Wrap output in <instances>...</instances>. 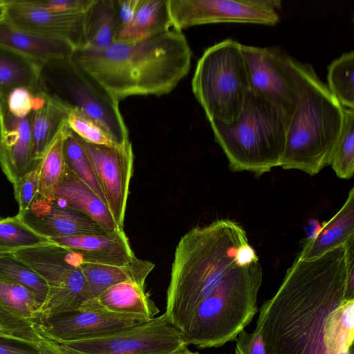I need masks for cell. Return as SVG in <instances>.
<instances>
[{"label":"cell","instance_id":"cell-1","mask_svg":"<svg viewBox=\"0 0 354 354\" xmlns=\"http://www.w3.org/2000/svg\"><path fill=\"white\" fill-rule=\"evenodd\" d=\"M354 238L323 255L296 257L275 295L259 309L266 354H326L324 329L344 299Z\"/></svg>","mask_w":354,"mask_h":354},{"label":"cell","instance_id":"cell-2","mask_svg":"<svg viewBox=\"0 0 354 354\" xmlns=\"http://www.w3.org/2000/svg\"><path fill=\"white\" fill-rule=\"evenodd\" d=\"M258 257L242 225L219 219L192 229L175 250L165 315L180 331L197 306L239 277Z\"/></svg>","mask_w":354,"mask_h":354},{"label":"cell","instance_id":"cell-3","mask_svg":"<svg viewBox=\"0 0 354 354\" xmlns=\"http://www.w3.org/2000/svg\"><path fill=\"white\" fill-rule=\"evenodd\" d=\"M71 57L113 97L169 93L188 74L192 51L182 32L170 28L102 49L80 48Z\"/></svg>","mask_w":354,"mask_h":354},{"label":"cell","instance_id":"cell-4","mask_svg":"<svg viewBox=\"0 0 354 354\" xmlns=\"http://www.w3.org/2000/svg\"><path fill=\"white\" fill-rule=\"evenodd\" d=\"M300 98L288 124L279 167L317 174L330 165L344 123L342 107L309 64L295 60Z\"/></svg>","mask_w":354,"mask_h":354},{"label":"cell","instance_id":"cell-5","mask_svg":"<svg viewBox=\"0 0 354 354\" xmlns=\"http://www.w3.org/2000/svg\"><path fill=\"white\" fill-rule=\"evenodd\" d=\"M232 171L261 176L279 167L286 142L288 122L272 105L250 91L242 111L232 122H209Z\"/></svg>","mask_w":354,"mask_h":354},{"label":"cell","instance_id":"cell-6","mask_svg":"<svg viewBox=\"0 0 354 354\" xmlns=\"http://www.w3.org/2000/svg\"><path fill=\"white\" fill-rule=\"evenodd\" d=\"M241 44L226 39L198 59L192 91L209 122L230 123L241 113L250 86Z\"/></svg>","mask_w":354,"mask_h":354},{"label":"cell","instance_id":"cell-7","mask_svg":"<svg viewBox=\"0 0 354 354\" xmlns=\"http://www.w3.org/2000/svg\"><path fill=\"white\" fill-rule=\"evenodd\" d=\"M263 270L254 271L203 300L181 330L187 346L218 348L235 340L258 311Z\"/></svg>","mask_w":354,"mask_h":354},{"label":"cell","instance_id":"cell-8","mask_svg":"<svg viewBox=\"0 0 354 354\" xmlns=\"http://www.w3.org/2000/svg\"><path fill=\"white\" fill-rule=\"evenodd\" d=\"M39 84L41 92L70 111L95 121L116 143L129 140L119 101L81 68L71 55L41 63Z\"/></svg>","mask_w":354,"mask_h":354},{"label":"cell","instance_id":"cell-9","mask_svg":"<svg viewBox=\"0 0 354 354\" xmlns=\"http://www.w3.org/2000/svg\"><path fill=\"white\" fill-rule=\"evenodd\" d=\"M13 254L30 266L45 281L47 296L42 303L43 319L78 310L90 299L85 277L74 251L53 242L24 249Z\"/></svg>","mask_w":354,"mask_h":354},{"label":"cell","instance_id":"cell-10","mask_svg":"<svg viewBox=\"0 0 354 354\" xmlns=\"http://www.w3.org/2000/svg\"><path fill=\"white\" fill-rule=\"evenodd\" d=\"M59 344L68 354H180L188 348L165 313L109 335Z\"/></svg>","mask_w":354,"mask_h":354},{"label":"cell","instance_id":"cell-11","mask_svg":"<svg viewBox=\"0 0 354 354\" xmlns=\"http://www.w3.org/2000/svg\"><path fill=\"white\" fill-rule=\"evenodd\" d=\"M241 49L250 91L272 105L288 124L300 98L295 59L273 47L242 44Z\"/></svg>","mask_w":354,"mask_h":354},{"label":"cell","instance_id":"cell-12","mask_svg":"<svg viewBox=\"0 0 354 354\" xmlns=\"http://www.w3.org/2000/svg\"><path fill=\"white\" fill-rule=\"evenodd\" d=\"M172 28L219 23L274 26L280 0H167Z\"/></svg>","mask_w":354,"mask_h":354},{"label":"cell","instance_id":"cell-13","mask_svg":"<svg viewBox=\"0 0 354 354\" xmlns=\"http://www.w3.org/2000/svg\"><path fill=\"white\" fill-rule=\"evenodd\" d=\"M73 133L91 162L118 227L123 230L134 159L130 140L98 145Z\"/></svg>","mask_w":354,"mask_h":354},{"label":"cell","instance_id":"cell-14","mask_svg":"<svg viewBox=\"0 0 354 354\" xmlns=\"http://www.w3.org/2000/svg\"><path fill=\"white\" fill-rule=\"evenodd\" d=\"M143 319L117 314L88 299L77 310L43 319L41 337L58 344L98 337L145 322Z\"/></svg>","mask_w":354,"mask_h":354},{"label":"cell","instance_id":"cell-15","mask_svg":"<svg viewBox=\"0 0 354 354\" xmlns=\"http://www.w3.org/2000/svg\"><path fill=\"white\" fill-rule=\"evenodd\" d=\"M0 15L22 28L64 41L74 50L86 46L84 13L48 9L31 1L11 0L0 9Z\"/></svg>","mask_w":354,"mask_h":354},{"label":"cell","instance_id":"cell-16","mask_svg":"<svg viewBox=\"0 0 354 354\" xmlns=\"http://www.w3.org/2000/svg\"><path fill=\"white\" fill-rule=\"evenodd\" d=\"M41 305L29 289L0 277V335L37 344Z\"/></svg>","mask_w":354,"mask_h":354},{"label":"cell","instance_id":"cell-17","mask_svg":"<svg viewBox=\"0 0 354 354\" xmlns=\"http://www.w3.org/2000/svg\"><path fill=\"white\" fill-rule=\"evenodd\" d=\"M34 231L48 239L109 232L86 214L57 199L37 194L30 207L17 215Z\"/></svg>","mask_w":354,"mask_h":354},{"label":"cell","instance_id":"cell-18","mask_svg":"<svg viewBox=\"0 0 354 354\" xmlns=\"http://www.w3.org/2000/svg\"><path fill=\"white\" fill-rule=\"evenodd\" d=\"M41 160L34 156L30 118H17L0 96V167L8 180L17 179L35 169Z\"/></svg>","mask_w":354,"mask_h":354},{"label":"cell","instance_id":"cell-19","mask_svg":"<svg viewBox=\"0 0 354 354\" xmlns=\"http://www.w3.org/2000/svg\"><path fill=\"white\" fill-rule=\"evenodd\" d=\"M50 239L54 243L73 250L84 262L121 266L136 257L124 230Z\"/></svg>","mask_w":354,"mask_h":354},{"label":"cell","instance_id":"cell-20","mask_svg":"<svg viewBox=\"0 0 354 354\" xmlns=\"http://www.w3.org/2000/svg\"><path fill=\"white\" fill-rule=\"evenodd\" d=\"M0 46L39 63L71 56L74 50L68 43L17 26L0 15Z\"/></svg>","mask_w":354,"mask_h":354},{"label":"cell","instance_id":"cell-21","mask_svg":"<svg viewBox=\"0 0 354 354\" xmlns=\"http://www.w3.org/2000/svg\"><path fill=\"white\" fill-rule=\"evenodd\" d=\"M53 198L86 214L107 232L120 230L104 201L66 167Z\"/></svg>","mask_w":354,"mask_h":354},{"label":"cell","instance_id":"cell-22","mask_svg":"<svg viewBox=\"0 0 354 354\" xmlns=\"http://www.w3.org/2000/svg\"><path fill=\"white\" fill-rule=\"evenodd\" d=\"M69 113L68 109L46 93H35V107L29 118L36 160H41L56 138L68 126Z\"/></svg>","mask_w":354,"mask_h":354},{"label":"cell","instance_id":"cell-23","mask_svg":"<svg viewBox=\"0 0 354 354\" xmlns=\"http://www.w3.org/2000/svg\"><path fill=\"white\" fill-rule=\"evenodd\" d=\"M316 236L304 240L297 257L301 259L320 257L342 245L354 236V187L341 209L328 221L322 224Z\"/></svg>","mask_w":354,"mask_h":354},{"label":"cell","instance_id":"cell-24","mask_svg":"<svg viewBox=\"0 0 354 354\" xmlns=\"http://www.w3.org/2000/svg\"><path fill=\"white\" fill-rule=\"evenodd\" d=\"M155 265L136 257L121 265H106L80 261V268L87 283L90 299L97 297L108 288L131 280L145 286V280Z\"/></svg>","mask_w":354,"mask_h":354},{"label":"cell","instance_id":"cell-25","mask_svg":"<svg viewBox=\"0 0 354 354\" xmlns=\"http://www.w3.org/2000/svg\"><path fill=\"white\" fill-rule=\"evenodd\" d=\"M94 299L108 311L145 320L155 317L160 312L154 301L145 292V286L131 280L108 288Z\"/></svg>","mask_w":354,"mask_h":354},{"label":"cell","instance_id":"cell-26","mask_svg":"<svg viewBox=\"0 0 354 354\" xmlns=\"http://www.w3.org/2000/svg\"><path fill=\"white\" fill-rule=\"evenodd\" d=\"M172 28L167 0H137L133 15L115 41H133Z\"/></svg>","mask_w":354,"mask_h":354},{"label":"cell","instance_id":"cell-27","mask_svg":"<svg viewBox=\"0 0 354 354\" xmlns=\"http://www.w3.org/2000/svg\"><path fill=\"white\" fill-rule=\"evenodd\" d=\"M120 29L117 0H93L84 12V48L102 49L115 41Z\"/></svg>","mask_w":354,"mask_h":354},{"label":"cell","instance_id":"cell-28","mask_svg":"<svg viewBox=\"0 0 354 354\" xmlns=\"http://www.w3.org/2000/svg\"><path fill=\"white\" fill-rule=\"evenodd\" d=\"M40 68L41 63L0 46V96L19 87L40 92Z\"/></svg>","mask_w":354,"mask_h":354},{"label":"cell","instance_id":"cell-29","mask_svg":"<svg viewBox=\"0 0 354 354\" xmlns=\"http://www.w3.org/2000/svg\"><path fill=\"white\" fill-rule=\"evenodd\" d=\"M354 299L343 301L328 316L324 342L326 354H340L353 347Z\"/></svg>","mask_w":354,"mask_h":354},{"label":"cell","instance_id":"cell-30","mask_svg":"<svg viewBox=\"0 0 354 354\" xmlns=\"http://www.w3.org/2000/svg\"><path fill=\"white\" fill-rule=\"evenodd\" d=\"M328 88L344 108L354 109V52L343 53L328 66Z\"/></svg>","mask_w":354,"mask_h":354},{"label":"cell","instance_id":"cell-31","mask_svg":"<svg viewBox=\"0 0 354 354\" xmlns=\"http://www.w3.org/2000/svg\"><path fill=\"white\" fill-rule=\"evenodd\" d=\"M53 241L34 231L17 215L0 219V254L52 243Z\"/></svg>","mask_w":354,"mask_h":354},{"label":"cell","instance_id":"cell-32","mask_svg":"<svg viewBox=\"0 0 354 354\" xmlns=\"http://www.w3.org/2000/svg\"><path fill=\"white\" fill-rule=\"evenodd\" d=\"M68 126L59 134L47 149L39 165V194L53 199L54 189L66 169L63 142Z\"/></svg>","mask_w":354,"mask_h":354},{"label":"cell","instance_id":"cell-33","mask_svg":"<svg viewBox=\"0 0 354 354\" xmlns=\"http://www.w3.org/2000/svg\"><path fill=\"white\" fill-rule=\"evenodd\" d=\"M63 153L66 167L88 185L106 204L104 192L91 162L68 127L64 138Z\"/></svg>","mask_w":354,"mask_h":354},{"label":"cell","instance_id":"cell-34","mask_svg":"<svg viewBox=\"0 0 354 354\" xmlns=\"http://www.w3.org/2000/svg\"><path fill=\"white\" fill-rule=\"evenodd\" d=\"M0 277L27 288L41 303L47 296L48 287L45 281L13 253L0 254Z\"/></svg>","mask_w":354,"mask_h":354},{"label":"cell","instance_id":"cell-35","mask_svg":"<svg viewBox=\"0 0 354 354\" xmlns=\"http://www.w3.org/2000/svg\"><path fill=\"white\" fill-rule=\"evenodd\" d=\"M336 175L350 179L354 173V109L344 108L341 134L333 149L330 164Z\"/></svg>","mask_w":354,"mask_h":354},{"label":"cell","instance_id":"cell-36","mask_svg":"<svg viewBox=\"0 0 354 354\" xmlns=\"http://www.w3.org/2000/svg\"><path fill=\"white\" fill-rule=\"evenodd\" d=\"M68 127L84 140L98 145L115 144L112 137L97 123L76 111H70Z\"/></svg>","mask_w":354,"mask_h":354},{"label":"cell","instance_id":"cell-37","mask_svg":"<svg viewBox=\"0 0 354 354\" xmlns=\"http://www.w3.org/2000/svg\"><path fill=\"white\" fill-rule=\"evenodd\" d=\"M12 185L15 197L19 205V212L26 211L39 194V165L35 169L17 179Z\"/></svg>","mask_w":354,"mask_h":354},{"label":"cell","instance_id":"cell-38","mask_svg":"<svg viewBox=\"0 0 354 354\" xmlns=\"http://www.w3.org/2000/svg\"><path fill=\"white\" fill-rule=\"evenodd\" d=\"M35 93L26 88H17L6 97L10 113L20 118L28 117L35 107Z\"/></svg>","mask_w":354,"mask_h":354},{"label":"cell","instance_id":"cell-39","mask_svg":"<svg viewBox=\"0 0 354 354\" xmlns=\"http://www.w3.org/2000/svg\"><path fill=\"white\" fill-rule=\"evenodd\" d=\"M235 341V354H266L261 333L257 329L252 333L242 330Z\"/></svg>","mask_w":354,"mask_h":354},{"label":"cell","instance_id":"cell-40","mask_svg":"<svg viewBox=\"0 0 354 354\" xmlns=\"http://www.w3.org/2000/svg\"><path fill=\"white\" fill-rule=\"evenodd\" d=\"M93 0H42L31 1L38 6L68 12L84 13Z\"/></svg>","mask_w":354,"mask_h":354},{"label":"cell","instance_id":"cell-41","mask_svg":"<svg viewBox=\"0 0 354 354\" xmlns=\"http://www.w3.org/2000/svg\"><path fill=\"white\" fill-rule=\"evenodd\" d=\"M0 354H39L37 344L0 335Z\"/></svg>","mask_w":354,"mask_h":354},{"label":"cell","instance_id":"cell-42","mask_svg":"<svg viewBox=\"0 0 354 354\" xmlns=\"http://www.w3.org/2000/svg\"><path fill=\"white\" fill-rule=\"evenodd\" d=\"M39 354H68L62 346L42 337L37 343Z\"/></svg>","mask_w":354,"mask_h":354},{"label":"cell","instance_id":"cell-43","mask_svg":"<svg viewBox=\"0 0 354 354\" xmlns=\"http://www.w3.org/2000/svg\"><path fill=\"white\" fill-rule=\"evenodd\" d=\"M322 225L315 219H310L308 225L304 227L308 239L314 238L321 229Z\"/></svg>","mask_w":354,"mask_h":354},{"label":"cell","instance_id":"cell-44","mask_svg":"<svg viewBox=\"0 0 354 354\" xmlns=\"http://www.w3.org/2000/svg\"><path fill=\"white\" fill-rule=\"evenodd\" d=\"M180 354H200V353L198 352L190 351L189 349H188V348H187L185 350H184Z\"/></svg>","mask_w":354,"mask_h":354},{"label":"cell","instance_id":"cell-45","mask_svg":"<svg viewBox=\"0 0 354 354\" xmlns=\"http://www.w3.org/2000/svg\"><path fill=\"white\" fill-rule=\"evenodd\" d=\"M11 0H0V9L10 3Z\"/></svg>","mask_w":354,"mask_h":354},{"label":"cell","instance_id":"cell-46","mask_svg":"<svg viewBox=\"0 0 354 354\" xmlns=\"http://www.w3.org/2000/svg\"><path fill=\"white\" fill-rule=\"evenodd\" d=\"M340 354H353V347Z\"/></svg>","mask_w":354,"mask_h":354}]
</instances>
